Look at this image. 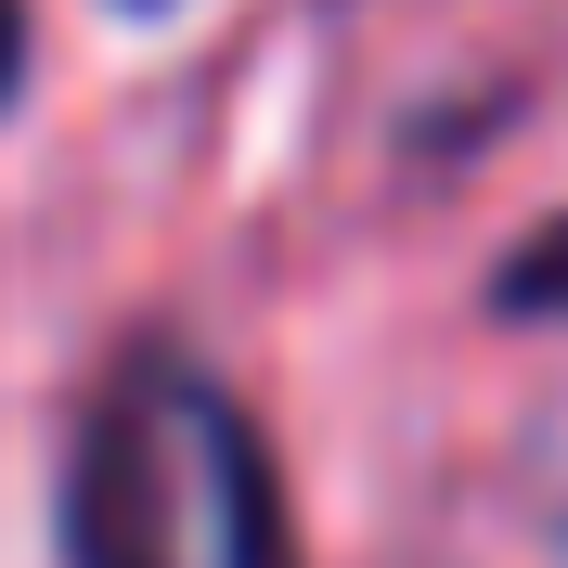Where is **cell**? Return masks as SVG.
Segmentation results:
<instances>
[{
    "label": "cell",
    "instance_id": "3",
    "mask_svg": "<svg viewBox=\"0 0 568 568\" xmlns=\"http://www.w3.org/2000/svg\"><path fill=\"white\" fill-rule=\"evenodd\" d=\"M13 91H27V13L0 0V116H13Z\"/></svg>",
    "mask_w": 568,
    "mask_h": 568
},
{
    "label": "cell",
    "instance_id": "1",
    "mask_svg": "<svg viewBox=\"0 0 568 568\" xmlns=\"http://www.w3.org/2000/svg\"><path fill=\"white\" fill-rule=\"evenodd\" d=\"M65 568H297L284 465L194 349H130L65 453Z\"/></svg>",
    "mask_w": 568,
    "mask_h": 568
},
{
    "label": "cell",
    "instance_id": "2",
    "mask_svg": "<svg viewBox=\"0 0 568 568\" xmlns=\"http://www.w3.org/2000/svg\"><path fill=\"white\" fill-rule=\"evenodd\" d=\"M491 311H504V323H568V220H542L530 246H504Z\"/></svg>",
    "mask_w": 568,
    "mask_h": 568
}]
</instances>
